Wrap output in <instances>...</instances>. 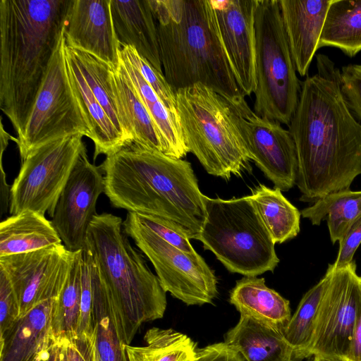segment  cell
<instances>
[{
	"mask_svg": "<svg viewBox=\"0 0 361 361\" xmlns=\"http://www.w3.org/2000/svg\"><path fill=\"white\" fill-rule=\"evenodd\" d=\"M317 73L301 82L296 110L288 125L294 141L300 200L314 203L349 189L361 174V123L341 90V71L317 55Z\"/></svg>",
	"mask_w": 361,
	"mask_h": 361,
	"instance_id": "6da1fadb",
	"label": "cell"
},
{
	"mask_svg": "<svg viewBox=\"0 0 361 361\" xmlns=\"http://www.w3.org/2000/svg\"><path fill=\"white\" fill-rule=\"evenodd\" d=\"M100 167L113 207L163 218L197 239L206 219L205 195L190 162L131 140L106 156Z\"/></svg>",
	"mask_w": 361,
	"mask_h": 361,
	"instance_id": "7a4b0ae2",
	"label": "cell"
},
{
	"mask_svg": "<svg viewBox=\"0 0 361 361\" xmlns=\"http://www.w3.org/2000/svg\"><path fill=\"white\" fill-rule=\"evenodd\" d=\"M72 0L0 1V108L20 138Z\"/></svg>",
	"mask_w": 361,
	"mask_h": 361,
	"instance_id": "3957f363",
	"label": "cell"
},
{
	"mask_svg": "<svg viewBox=\"0 0 361 361\" xmlns=\"http://www.w3.org/2000/svg\"><path fill=\"white\" fill-rule=\"evenodd\" d=\"M164 76L173 91L202 84L245 99L221 41L211 0H149Z\"/></svg>",
	"mask_w": 361,
	"mask_h": 361,
	"instance_id": "277c9868",
	"label": "cell"
},
{
	"mask_svg": "<svg viewBox=\"0 0 361 361\" xmlns=\"http://www.w3.org/2000/svg\"><path fill=\"white\" fill-rule=\"evenodd\" d=\"M121 217L94 216L85 247L103 281L111 317L123 345H130L141 326L163 317L166 292L157 276L132 246Z\"/></svg>",
	"mask_w": 361,
	"mask_h": 361,
	"instance_id": "5b68a950",
	"label": "cell"
},
{
	"mask_svg": "<svg viewBox=\"0 0 361 361\" xmlns=\"http://www.w3.org/2000/svg\"><path fill=\"white\" fill-rule=\"evenodd\" d=\"M175 95L185 144L206 171L228 180L248 169L245 99L235 102L202 84L179 89Z\"/></svg>",
	"mask_w": 361,
	"mask_h": 361,
	"instance_id": "8992f818",
	"label": "cell"
},
{
	"mask_svg": "<svg viewBox=\"0 0 361 361\" xmlns=\"http://www.w3.org/2000/svg\"><path fill=\"white\" fill-rule=\"evenodd\" d=\"M206 219L196 240L231 272L257 276L279 262L275 243L250 195L223 200L204 196Z\"/></svg>",
	"mask_w": 361,
	"mask_h": 361,
	"instance_id": "52a82bcc",
	"label": "cell"
},
{
	"mask_svg": "<svg viewBox=\"0 0 361 361\" xmlns=\"http://www.w3.org/2000/svg\"><path fill=\"white\" fill-rule=\"evenodd\" d=\"M255 74L254 111L289 125L301 90L279 0H257L255 14Z\"/></svg>",
	"mask_w": 361,
	"mask_h": 361,
	"instance_id": "ba28073f",
	"label": "cell"
},
{
	"mask_svg": "<svg viewBox=\"0 0 361 361\" xmlns=\"http://www.w3.org/2000/svg\"><path fill=\"white\" fill-rule=\"evenodd\" d=\"M64 36L50 61L23 134L17 138L21 161L36 148L67 136L91 132L72 89L64 51Z\"/></svg>",
	"mask_w": 361,
	"mask_h": 361,
	"instance_id": "9c48e42d",
	"label": "cell"
},
{
	"mask_svg": "<svg viewBox=\"0 0 361 361\" xmlns=\"http://www.w3.org/2000/svg\"><path fill=\"white\" fill-rule=\"evenodd\" d=\"M82 137L78 133L48 142L21 161L10 190L11 215L29 210L53 218L60 195L85 148Z\"/></svg>",
	"mask_w": 361,
	"mask_h": 361,
	"instance_id": "30bf717a",
	"label": "cell"
},
{
	"mask_svg": "<svg viewBox=\"0 0 361 361\" xmlns=\"http://www.w3.org/2000/svg\"><path fill=\"white\" fill-rule=\"evenodd\" d=\"M123 229L152 262L166 293L188 305L213 302L218 294L217 279L199 254L168 243L140 224L133 212H128Z\"/></svg>",
	"mask_w": 361,
	"mask_h": 361,
	"instance_id": "8fae6325",
	"label": "cell"
},
{
	"mask_svg": "<svg viewBox=\"0 0 361 361\" xmlns=\"http://www.w3.org/2000/svg\"><path fill=\"white\" fill-rule=\"evenodd\" d=\"M332 270L318 307L308 357L344 360L361 312V276L355 261Z\"/></svg>",
	"mask_w": 361,
	"mask_h": 361,
	"instance_id": "7c38bea8",
	"label": "cell"
},
{
	"mask_svg": "<svg viewBox=\"0 0 361 361\" xmlns=\"http://www.w3.org/2000/svg\"><path fill=\"white\" fill-rule=\"evenodd\" d=\"M75 252L61 244L0 257V269L11 283L20 317L39 303L59 297L67 281Z\"/></svg>",
	"mask_w": 361,
	"mask_h": 361,
	"instance_id": "4fadbf2b",
	"label": "cell"
},
{
	"mask_svg": "<svg viewBox=\"0 0 361 361\" xmlns=\"http://www.w3.org/2000/svg\"><path fill=\"white\" fill-rule=\"evenodd\" d=\"M104 192L100 166L81 152L56 206L51 221L65 247L75 252L84 249L89 226L95 215L99 196Z\"/></svg>",
	"mask_w": 361,
	"mask_h": 361,
	"instance_id": "5bb4252c",
	"label": "cell"
},
{
	"mask_svg": "<svg viewBox=\"0 0 361 361\" xmlns=\"http://www.w3.org/2000/svg\"><path fill=\"white\" fill-rule=\"evenodd\" d=\"M219 32L236 82L245 96L255 93V14L257 0H211Z\"/></svg>",
	"mask_w": 361,
	"mask_h": 361,
	"instance_id": "9a60e30c",
	"label": "cell"
},
{
	"mask_svg": "<svg viewBox=\"0 0 361 361\" xmlns=\"http://www.w3.org/2000/svg\"><path fill=\"white\" fill-rule=\"evenodd\" d=\"M247 147L251 161L281 191L296 184L298 161L288 130L262 117L247 105L244 110Z\"/></svg>",
	"mask_w": 361,
	"mask_h": 361,
	"instance_id": "2e32d148",
	"label": "cell"
},
{
	"mask_svg": "<svg viewBox=\"0 0 361 361\" xmlns=\"http://www.w3.org/2000/svg\"><path fill=\"white\" fill-rule=\"evenodd\" d=\"M111 0H72L63 28L65 43L117 68L121 45L112 18Z\"/></svg>",
	"mask_w": 361,
	"mask_h": 361,
	"instance_id": "e0dca14e",
	"label": "cell"
},
{
	"mask_svg": "<svg viewBox=\"0 0 361 361\" xmlns=\"http://www.w3.org/2000/svg\"><path fill=\"white\" fill-rule=\"evenodd\" d=\"M296 71L307 75L332 0H279Z\"/></svg>",
	"mask_w": 361,
	"mask_h": 361,
	"instance_id": "ac0fdd59",
	"label": "cell"
},
{
	"mask_svg": "<svg viewBox=\"0 0 361 361\" xmlns=\"http://www.w3.org/2000/svg\"><path fill=\"white\" fill-rule=\"evenodd\" d=\"M112 18L121 46H130L163 74L155 20L149 0H111Z\"/></svg>",
	"mask_w": 361,
	"mask_h": 361,
	"instance_id": "d6986e66",
	"label": "cell"
},
{
	"mask_svg": "<svg viewBox=\"0 0 361 361\" xmlns=\"http://www.w3.org/2000/svg\"><path fill=\"white\" fill-rule=\"evenodd\" d=\"M245 361H293V351L283 331L240 314L237 324L225 336Z\"/></svg>",
	"mask_w": 361,
	"mask_h": 361,
	"instance_id": "ffe728a7",
	"label": "cell"
},
{
	"mask_svg": "<svg viewBox=\"0 0 361 361\" xmlns=\"http://www.w3.org/2000/svg\"><path fill=\"white\" fill-rule=\"evenodd\" d=\"M64 51L71 85L91 132L90 139L94 145L93 159L95 160L100 154L109 156L128 142L117 130L94 96L65 44Z\"/></svg>",
	"mask_w": 361,
	"mask_h": 361,
	"instance_id": "44dd1931",
	"label": "cell"
},
{
	"mask_svg": "<svg viewBox=\"0 0 361 361\" xmlns=\"http://www.w3.org/2000/svg\"><path fill=\"white\" fill-rule=\"evenodd\" d=\"M54 300L39 303L0 336V361H30L44 347L52 334Z\"/></svg>",
	"mask_w": 361,
	"mask_h": 361,
	"instance_id": "7402d4cb",
	"label": "cell"
},
{
	"mask_svg": "<svg viewBox=\"0 0 361 361\" xmlns=\"http://www.w3.org/2000/svg\"><path fill=\"white\" fill-rule=\"evenodd\" d=\"M229 301L240 314L282 331L291 318L290 302L267 287L264 278L245 276L238 281Z\"/></svg>",
	"mask_w": 361,
	"mask_h": 361,
	"instance_id": "603a6c76",
	"label": "cell"
},
{
	"mask_svg": "<svg viewBox=\"0 0 361 361\" xmlns=\"http://www.w3.org/2000/svg\"><path fill=\"white\" fill-rule=\"evenodd\" d=\"M62 243L51 221L32 211L11 215L0 224V257L32 252Z\"/></svg>",
	"mask_w": 361,
	"mask_h": 361,
	"instance_id": "cb8c5ba5",
	"label": "cell"
},
{
	"mask_svg": "<svg viewBox=\"0 0 361 361\" xmlns=\"http://www.w3.org/2000/svg\"><path fill=\"white\" fill-rule=\"evenodd\" d=\"M65 48L74 58L94 96L115 128L127 142L133 140L114 84L116 68L97 56L66 43Z\"/></svg>",
	"mask_w": 361,
	"mask_h": 361,
	"instance_id": "d4e9b609",
	"label": "cell"
},
{
	"mask_svg": "<svg viewBox=\"0 0 361 361\" xmlns=\"http://www.w3.org/2000/svg\"><path fill=\"white\" fill-rule=\"evenodd\" d=\"M114 84L133 140L164 154L159 133L136 92L121 56L114 71Z\"/></svg>",
	"mask_w": 361,
	"mask_h": 361,
	"instance_id": "484cf974",
	"label": "cell"
},
{
	"mask_svg": "<svg viewBox=\"0 0 361 361\" xmlns=\"http://www.w3.org/2000/svg\"><path fill=\"white\" fill-rule=\"evenodd\" d=\"M350 58L361 51V0H332L319 42Z\"/></svg>",
	"mask_w": 361,
	"mask_h": 361,
	"instance_id": "4316f807",
	"label": "cell"
},
{
	"mask_svg": "<svg viewBox=\"0 0 361 361\" xmlns=\"http://www.w3.org/2000/svg\"><path fill=\"white\" fill-rule=\"evenodd\" d=\"M130 80L145 106L161 136L164 154L181 159L189 152L185 144L179 121L145 80L140 72L120 55Z\"/></svg>",
	"mask_w": 361,
	"mask_h": 361,
	"instance_id": "83f0119b",
	"label": "cell"
},
{
	"mask_svg": "<svg viewBox=\"0 0 361 361\" xmlns=\"http://www.w3.org/2000/svg\"><path fill=\"white\" fill-rule=\"evenodd\" d=\"M312 225L326 220L331 241H340L353 223L361 216V190L350 189L332 192L301 212Z\"/></svg>",
	"mask_w": 361,
	"mask_h": 361,
	"instance_id": "f1b7e54d",
	"label": "cell"
},
{
	"mask_svg": "<svg viewBox=\"0 0 361 361\" xmlns=\"http://www.w3.org/2000/svg\"><path fill=\"white\" fill-rule=\"evenodd\" d=\"M250 197L275 243H284L298 235L301 212L281 190L259 184Z\"/></svg>",
	"mask_w": 361,
	"mask_h": 361,
	"instance_id": "f546056e",
	"label": "cell"
},
{
	"mask_svg": "<svg viewBox=\"0 0 361 361\" xmlns=\"http://www.w3.org/2000/svg\"><path fill=\"white\" fill-rule=\"evenodd\" d=\"M145 346L124 345L128 361H195L196 343L172 329L153 327L144 336Z\"/></svg>",
	"mask_w": 361,
	"mask_h": 361,
	"instance_id": "4dcf8cb0",
	"label": "cell"
},
{
	"mask_svg": "<svg viewBox=\"0 0 361 361\" xmlns=\"http://www.w3.org/2000/svg\"><path fill=\"white\" fill-rule=\"evenodd\" d=\"M329 264L325 275L302 296L298 306L283 330L293 351V361L308 358L318 307L332 274Z\"/></svg>",
	"mask_w": 361,
	"mask_h": 361,
	"instance_id": "1f68e13d",
	"label": "cell"
},
{
	"mask_svg": "<svg viewBox=\"0 0 361 361\" xmlns=\"http://www.w3.org/2000/svg\"><path fill=\"white\" fill-rule=\"evenodd\" d=\"M90 256L94 295V331L99 361H128L124 345L119 339L111 317L103 281L90 254Z\"/></svg>",
	"mask_w": 361,
	"mask_h": 361,
	"instance_id": "d6a6232c",
	"label": "cell"
},
{
	"mask_svg": "<svg viewBox=\"0 0 361 361\" xmlns=\"http://www.w3.org/2000/svg\"><path fill=\"white\" fill-rule=\"evenodd\" d=\"M82 250L75 252L67 281L54 301L51 327L57 338H70L78 334L81 304Z\"/></svg>",
	"mask_w": 361,
	"mask_h": 361,
	"instance_id": "836d02e7",
	"label": "cell"
},
{
	"mask_svg": "<svg viewBox=\"0 0 361 361\" xmlns=\"http://www.w3.org/2000/svg\"><path fill=\"white\" fill-rule=\"evenodd\" d=\"M120 55L140 72L168 110L178 120L175 92L167 82L164 75L159 73L132 47L121 46Z\"/></svg>",
	"mask_w": 361,
	"mask_h": 361,
	"instance_id": "e575fe53",
	"label": "cell"
},
{
	"mask_svg": "<svg viewBox=\"0 0 361 361\" xmlns=\"http://www.w3.org/2000/svg\"><path fill=\"white\" fill-rule=\"evenodd\" d=\"M94 295L90 256L86 248L81 257V304L79 334H94Z\"/></svg>",
	"mask_w": 361,
	"mask_h": 361,
	"instance_id": "d590c367",
	"label": "cell"
},
{
	"mask_svg": "<svg viewBox=\"0 0 361 361\" xmlns=\"http://www.w3.org/2000/svg\"><path fill=\"white\" fill-rule=\"evenodd\" d=\"M134 214L140 224L168 243L188 253L195 254L197 252L192 247L188 235L175 224L156 216Z\"/></svg>",
	"mask_w": 361,
	"mask_h": 361,
	"instance_id": "8d00e7d4",
	"label": "cell"
},
{
	"mask_svg": "<svg viewBox=\"0 0 361 361\" xmlns=\"http://www.w3.org/2000/svg\"><path fill=\"white\" fill-rule=\"evenodd\" d=\"M341 90L346 104L358 121H361V64H348L341 71Z\"/></svg>",
	"mask_w": 361,
	"mask_h": 361,
	"instance_id": "74e56055",
	"label": "cell"
},
{
	"mask_svg": "<svg viewBox=\"0 0 361 361\" xmlns=\"http://www.w3.org/2000/svg\"><path fill=\"white\" fill-rule=\"evenodd\" d=\"M19 317L16 294L6 274L0 269V336L11 329Z\"/></svg>",
	"mask_w": 361,
	"mask_h": 361,
	"instance_id": "f35d334b",
	"label": "cell"
},
{
	"mask_svg": "<svg viewBox=\"0 0 361 361\" xmlns=\"http://www.w3.org/2000/svg\"><path fill=\"white\" fill-rule=\"evenodd\" d=\"M63 341L68 361H99L96 334H79Z\"/></svg>",
	"mask_w": 361,
	"mask_h": 361,
	"instance_id": "ab89813d",
	"label": "cell"
},
{
	"mask_svg": "<svg viewBox=\"0 0 361 361\" xmlns=\"http://www.w3.org/2000/svg\"><path fill=\"white\" fill-rule=\"evenodd\" d=\"M339 242V249L335 262L334 271L343 269L353 261L354 255L361 244V216L350 226Z\"/></svg>",
	"mask_w": 361,
	"mask_h": 361,
	"instance_id": "60d3db41",
	"label": "cell"
},
{
	"mask_svg": "<svg viewBox=\"0 0 361 361\" xmlns=\"http://www.w3.org/2000/svg\"><path fill=\"white\" fill-rule=\"evenodd\" d=\"M195 361H245V360L235 347L225 342H221L197 350Z\"/></svg>",
	"mask_w": 361,
	"mask_h": 361,
	"instance_id": "b9f144b4",
	"label": "cell"
},
{
	"mask_svg": "<svg viewBox=\"0 0 361 361\" xmlns=\"http://www.w3.org/2000/svg\"><path fill=\"white\" fill-rule=\"evenodd\" d=\"M62 341L56 337L53 332L44 347L30 361H59Z\"/></svg>",
	"mask_w": 361,
	"mask_h": 361,
	"instance_id": "7bdbcfd3",
	"label": "cell"
},
{
	"mask_svg": "<svg viewBox=\"0 0 361 361\" xmlns=\"http://www.w3.org/2000/svg\"><path fill=\"white\" fill-rule=\"evenodd\" d=\"M344 360L345 361H361V312Z\"/></svg>",
	"mask_w": 361,
	"mask_h": 361,
	"instance_id": "ee69618b",
	"label": "cell"
},
{
	"mask_svg": "<svg viewBox=\"0 0 361 361\" xmlns=\"http://www.w3.org/2000/svg\"><path fill=\"white\" fill-rule=\"evenodd\" d=\"M307 361H345V360L332 359L322 356H312L308 357Z\"/></svg>",
	"mask_w": 361,
	"mask_h": 361,
	"instance_id": "f6af8a7d",
	"label": "cell"
},
{
	"mask_svg": "<svg viewBox=\"0 0 361 361\" xmlns=\"http://www.w3.org/2000/svg\"><path fill=\"white\" fill-rule=\"evenodd\" d=\"M61 341H62V345H61V353H60V360H59V361H68L67 355H66V352L63 341L62 338H61Z\"/></svg>",
	"mask_w": 361,
	"mask_h": 361,
	"instance_id": "bcb514c9",
	"label": "cell"
}]
</instances>
